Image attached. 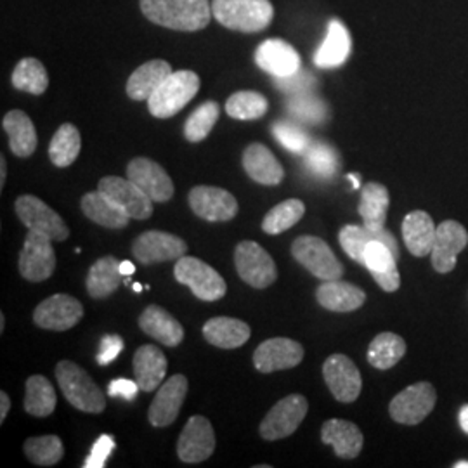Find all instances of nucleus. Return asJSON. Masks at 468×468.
Returning a JSON list of instances; mask_svg holds the SVG:
<instances>
[{
	"label": "nucleus",
	"instance_id": "nucleus-1",
	"mask_svg": "<svg viewBox=\"0 0 468 468\" xmlns=\"http://www.w3.org/2000/svg\"><path fill=\"white\" fill-rule=\"evenodd\" d=\"M143 15L154 25L177 32H198L212 19L210 0H141Z\"/></svg>",
	"mask_w": 468,
	"mask_h": 468
},
{
	"label": "nucleus",
	"instance_id": "nucleus-2",
	"mask_svg": "<svg viewBox=\"0 0 468 468\" xmlns=\"http://www.w3.org/2000/svg\"><path fill=\"white\" fill-rule=\"evenodd\" d=\"M212 15L229 30L257 34L271 25L274 7L271 0H212Z\"/></svg>",
	"mask_w": 468,
	"mask_h": 468
},
{
	"label": "nucleus",
	"instance_id": "nucleus-3",
	"mask_svg": "<svg viewBox=\"0 0 468 468\" xmlns=\"http://www.w3.org/2000/svg\"><path fill=\"white\" fill-rule=\"evenodd\" d=\"M56 378L65 398L73 408L92 415L104 411V392L84 368L71 361H59L56 367Z\"/></svg>",
	"mask_w": 468,
	"mask_h": 468
},
{
	"label": "nucleus",
	"instance_id": "nucleus-4",
	"mask_svg": "<svg viewBox=\"0 0 468 468\" xmlns=\"http://www.w3.org/2000/svg\"><path fill=\"white\" fill-rule=\"evenodd\" d=\"M200 90V77L191 69L172 71L167 80L148 100L153 117L170 118L177 115Z\"/></svg>",
	"mask_w": 468,
	"mask_h": 468
},
{
	"label": "nucleus",
	"instance_id": "nucleus-5",
	"mask_svg": "<svg viewBox=\"0 0 468 468\" xmlns=\"http://www.w3.org/2000/svg\"><path fill=\"white\" fill-rule=\"evenodd\" d=\"M174 276L179 283L189 286L201 301H220L228 292V284L218 271L197 257L185 255L177 259Z\"/></svg>",
	"mask_w": 468,
	"mask_h": 468
},
{
	"label": "nucleus",
	"instance_id": "nucleus-6",
	"mask_svg": "<svg viewBox=\"0 0 468 468\" xmlns=\"http://www.w3.org/2000/svg\"><path fill=\"white\" fill-rule=\"evenodd\" d=\"M292 255L299 264L323 282L340 280L344 274V266L335 257L328 243L318 236L297 238L292 245Z\"/></svg>",
	"mask_w": 468,
	"mask_h": 468
},
{
	"label": "nucleus",
	"instance_id": "nucleus-7",
	"mask_svg": "<svg viewBox=\"0 0 468 468\" xmlns=\"http://www.w3.org/2000/svg\"><path fill=\"white\" fill-rule=\"evenodd\" d=\"M234 266L239 278L253 288H268L276 282L278 271L271 253L255 241H241L234 250Z\"/></svg>",
	"mask_w": 468,
	"mask_h": 468
},
{
	"label": "nucleus",
	"instance_id": "nucleus-8",
	"mask_svg": "<svg viewBox=\"0 0 468 468\" xmlns=\"http://www.w3.org/2000/svg\"><path fill=\"white\" fill-rule=\"evenodd\" d=\"M48 234L28 229L19 253V272L25 280L40 283L49 280L56 269V253Z\"/></svg>",
	"mask_w": 468,
	"mask_h": 468
},
{
	"label": "nucleus",
	"instance_id": "nucleus-9",
	"mask_svg": "<svg viewBox=\"0 0 468 468\" xmlns=\"http://www.w3.org/2000/svg\"><path fill=\"white\" fill-rule=\"evenodd\" d=\"M98 189L131 218L144 220L153 216V201L150 197L129 177L127 179L115 177V176L102 177Z\"/></svg>",
	"mask_w": 468,
	"mask_h": 468
},
{
	"label": "nucleus",
	"instance_id": "nucleus-10",
	"mask_svg": "<svg viewBox=\"0 0 468 468\" xmlns=\"http://www.w3.org/2000/svg\"><path fill=\"white\" fill-rule=\"evenodd\" d=\"M437 402L434 387L427 382L410 385L399 392L388 406V413L394 421L402 425H419L427 419Z\"/></svg>",
	"mask_w": 468,
	"mask_h": 468
},
{
	"label": "nucleus",
	"instance_id": "nucleus-11",
	"mask_svg": "<svg viewBox=\"0 0 468 468\" xmlns=\"http://www.w3.org/2000/svg\"><path fill=\"white\" fill-rule=\"evenodd\" d=\"M309 410V402L301 394L286 396L284 399L276 402L266 419L261 423V435L266 441H280L290 437L299 427L302 420L305 419Z\"/></svg>",
	"mask_w": 468,
	"mask_h": 468
},
{
	"label": "nucleus",
	"instance_id": "nucleus-12",
	"mask_svg": "<svg viewBox=\"0 0 468 468\" xmlns=\"http://www.w3.org/2000/svg\"><path fill=\"white\" fill-rule=\"evenodd\" d=\"M82 318V302L73 299L67 293H56L49 299L40 302L34 313L35 324L50 332H67L69 328L77 326V323Z\"/></svg>",
	"mask_w": 468,
	"mask_h": 468
},
{
	"label": "nucleus",
	"instance_id": "nucleus-13",
	"mask_svg": "<svg viewBox=\"0 0 468 468\" xmlns=\"http://www.w3.org/2000/svg\"><path fill=\"white\" fill-rule=\"evenodd\" d=\"M16 214L19 220L34 231L48 234L52 241H65L69 236L65 220L54 212L49 205L32 195H23L16 200Z\"/></svg>",
	"mask_w": 468,
	"mask_h": 468
},
{
	"label": "nucleus",
	"instance_id": "nucleus-14",
	"mask_svg": "<svg viewBox=\"0 0 468 468\" xmlns=\"http://www.w3.org/2000/svg\"><path fill=\"white\" fill-rule=\"evenodd\" d=\"M187 245L185 239L164 231H146L139 234L133 245L135 261L144 266L177 261L185 257Z\"/></svg>",
	"mask_w": 468,
	"mask_h": 468
},
{
	"label": "nucleus",
	"instance_id": "nucleus-15",
	"mask_svg": "<svg viewBox=\"0 0 468 468\" xmlns=\"http://www.w3.org/2000/svg\"><path fill=\"white\" fill-rule=\"evenodd\" d=\"M323 377L338 402H354L363 388L361 373L344 354L330 356L323 365Z\"/></svg>",
	"mask_w": 468,
	"mask_h": 468
},
{
	"label": "nucleus",
	"instance_id": "nucleus-16",
	"mask_svg": "<svg viewBox=\"0 0 468 468\" xmlns=\"http://www.w3.org/2000/svg\"><path fill=\"white\" fill-rule=\"evenodd\" d=\"M187 198L191 210L208 222H228L238 214V201L233 195L216 186H197Z\"/></svg>",
	"mask_w": 468,
	"mask_h": 468
},
{
	"label": "nucleus",
	"instance_id": "nucleus-17",
	"mask_svg": "<svg viewBox=\"0 0 468 468\" xmlns=\"http://www.w3.org/2000/svg\"><path fill=\"white\" fill-rule=\"evenodd\" d=\"M216 450V434L210 420L191 417L177 441V454L185 463H200Z\"/></svg>",
	"mask_w": 468,
	"mask_h": 468
},
{
	"label": "nucleus",
	"instance_id": "nucleus-18",
	"mask_svg": "<svg viewBox=\"0 0 468 468\" xmlns=\"http://www.w3.org/2000/svg\"><path fill=\"white\" fill-rule=\"evenodd\" d=\"M303 359V347L292 338H271L262 342L253 352V367L261 373H274L295 368Z\"/></svg>",
	"mask_w": 468,
	"mask_h": 468
},
{
	"label": "nucleus",
	"instance_id": "nucleus-19",
	"mask_svg": "<svg viewBox=\"0 0 468 468\" xmlns=\"http://www.w3.org/2000/svg\"><path fill=\"white\" fill-rule=\"evenodd\" d=\"M468 245L467 229L456 220H444L437 226L434 247H432V266L437 272H452L456 268L458 255Z\"/></svg>",
	"mask_w": 468,
	"mask_h": 468
},
{
	"label": "nucleus",
	"instance_id": "nucleus-20",
	"mask_svg": "<svg viewBox=\"0 0 468 468\" xmlns=\"http://www.w3.org/2000/svg\"><path fill=\"white\" fill-rule=\"evenodd\" d=\"M187 394V378L185 375H174L160 385L154 399L151 402L148 419L153 427H168L179 417Z\"/></svg>",
	"mask_w": 468,
	"mask_h": 468
},
{
	"label": "nucleus",
	"instance_id": "nucleus-21",
	"mask_svg": "<svg viewBox=\"0 0 468 468\" xmlns=\"http://www.w3.org/2000/svg\"><path fill=\"white\" fill-rule=\"evenodd\" d=\"M255 63L276 79L290 77L302 67L301 56L292 44L282 38H268L255 50Z\"/></svg>",
	"mask_w": 468,
	"mask_h": 468
},
{
	"label": "nucleus",
	"instance_id": "nucleus-22",
	"mask_svg": "<svg viewBox=\"0 0 468 468\" xmlns=\"http://www.w3.org/2000/svg\"><path fill=\"white\" fill-rule=\"evenodd\" d=\"M127 177L139 186L151 201L165 203L174 197V183L165 168L150 158H134L127 167Z\"/></svg>",
	"mask_w": 468,
	"mask_h": 468
},
{
	"label": "nucleus",
	"instance_id": "nucleus-23",
	"mask_svg": "<svg viewBox=\"0 0 468 468\" xmlns=\"http://www.w3.org/2000/svg\"><path fill=\"white\" fill-rule=\"evenodd\" d=\"M321 441L334 446L335 454L344 460L359 456L365 437L359 427L347 420L332 419L324 421L321 429Z\"/></svg>",
	"mask_w": 468,
	"mask_h": 468
},
{
	"label": "nucleus",
	"instance_id": "nucleus-24",
	"mask_svg": "<svg viewBox=\"0 0 468 468\" xmlns=\"http://www.w3.org/2000/svg\"><path fill=\"white\" fill-rule=\"evenodd\" d=\"M139 328L167 347H177L185 338L183 324L160 305H150L143 311Z\"/></svg>",
	"mask_w": 468,
	"mask_h": 468
},
{
	"label": "nucleus",
	"instance_id": "nucleus-25",
	"mask_svg": "<svg viewBox=\"0 0 468 468\" xmlns=\"http://www.w3.org/2000/svg\"><path fill=\"white\" fill-rule=\"evenodd\" d=\"M338 241L352 261H356L357 264H363V266H365V250L371 241H384L385 245L390 247V250L399 257L398 241L385 228L380 231H373L367 226L349 224V226L342 228V231L338 234Z\"/></svg>",
	"mask_w": 468,
	"mask_h": 468
},
{
	"label": "nucleus",
	"instance_id": "nucleus-26",
	"mask_svg": "<svg viewBox=\"0 0 468 468\" xmlns=\"http://www.w3.org/2000/svg\"><path fill=\"white\" fill-rule=\"evenodd\" d=\"M167 357L154 346H143L134 354L135 382L143 392H153L164 384L167 375Z\"/></svg>",
	"mask_w": 468,
	"mask_h": 468
},
{
	"label": "nucleus",
	"instance_id": "nucleus-27",
	"mask_svg": "<svg viewBox=\"0 0 468 468\" xmlns=\"http://www.w3.org/2000/svg\"><path fill=\"white\" fill-rule=\"evenodd\" d=\"M243 168L255 183L264 186H278L284 179L282 164L269 148L261 143H253L243 153Z\"/></svg>",
	"mask_w": 468,
	"mask_h": 468
},
{
	"label": "nucleus",
	"instance_id": "nucleus-28",
	"mask_svg": "<svg viewBox=\"0 0 468 468\" xmlns=\"http://www.w3.org/2000/svg\"><path fill=\"white\" fill-rule=\"evenodd\" d=\"M316 299H318L319 305L328 311L352 313L367 302V293L354 284L332 280V282L319 284L318 290H316Z\"/></svg>",
	"mask_w": 468,
	"mask_h": 468
},
{
	"label": "nucleus",
	"instance_id": "nucleus-29",
	"mask_svg": "<svg viewBox=\"0 0 468 468\" xmlns=\"http://www.w3.org/2000/svg\"><path fill=\"white\" fill-rule=\"evenodd\" d=\"M435 233L437 226L434 220L423 210L410 212L402 220L404 243L415 257H425L432 251Z\"/></svg>",
	"mask_w": 468,
	"mask_h": 468
},
{
	"label": "nucleus",
	"instance_id": "nucleus-30",
	"mask_svg": "<svg viewBox=\"0 0 468 468\" xmlns=\"http://www.w3.org/2000/svg\"><path fill=\"white\" fill-rule=\"evenodd\" d=\"M351 35L346 25L338 19H332L328 32L314 54V65L318 68H336L344 65L351 54Z\"/></svg>",
	"mask_w": 468,
	"mask_h": 468
},
{
	"label": "nucleus",
	"instance_id": "nucleus-31",
	"mask_svg": "<svg viewBox=\"0 0 468 468\" xmlns=\"http://www.w3.org/2000/svg\"><path fill=\"white\" fill-rule=\"evenodd\" d=\"M250 326L239 319L212 318L203 326V336L218 349H238L250 338Z\"/></svg>",
	"mask_w": 468,
	"mask_h": 468
},
{
	"label": "nucleus",
	"instance_id": "nucleus-32",
	"mask_svg": "<svg viewBox=\"0 0 468 468\" xmlns=\"http://www.w3.org/2000/svg\"><path fill=\"white\" fill-rule=\"evenodd\" d=\"M172 73V67L164 59H153L135 69L127 80V96L134 101H148Z\"/></svg>",
	"mask_w": 468,
	"mask_h": 468
},
{
	"label": "nucleus",
	"instance_id": "nucleus-33",
	"mask_svg": "<svg viewBox=\"0 0 468 468\" xmlns=\"http://www.w3.org/2000/svg\"><path fill=\"white\" fill-rule=\"evenodd\" d=\"M2 127L5 134L9 135V146L16 156L28 158L34 154L37 148V131L34 122L25 112H9L2 120Z\"/></svg>",
	"mask_w": 468,
	"mask_h": 468
},
{
	"label": "nucleus",
	"instance_id": "nucleus-34",
	"mask_svg": "<svg viewBox=\"0 0 468 468\" xmlns=\"http://www.w3.org/2000/svg\"><path fill=\"white\" fill-rule=\"evenodd\" d=\"M120 282V262L115 257H102L89 269L85 284L92 299H108L117 292Z\"/></svg>",
	"mask_w": 468,
	"mask_h": 468
},
{
	"label": "nucleus",
	"instance_id": "nucleus-35",
	"mask_svg": "<svg viewBox=\"0 0 468 468\" xmlns=\"http://www.w3.org/2000/svg\"><path fill=\"white\" fill-rule=\"evenodd\" d=\"M388 203H390V198H388V191L384 185L368 183L363 187L357 210L368 229H373V231L384 229Z\"/></svg>",
	"mask_w": 468,
	"mask_h": 468
},
{
	"label": "nucleus",
	"instance_id": "nucleus-36",
	"mask_svg": "<svg viewBox=\"0 0 468 468\" xmlns=\"http://www.w3.org/2000/svg\"><path fill=\"white\" fill-rule=\"evenodd\" d=\"M80 207H82L85 218H90L92 222L104 226L108 229H122L131 220V218L125 216L118 207L108 200L100 189L84 195V198L80 201Z\"/></svg>",
	"mask_w": 468,
	"mask_h": 468
},
{
	"label": "nucleus",
	"instance_id": "nucleus-37",
	"mask_svg": "<svg viewBox=\"0 0 468 468\" xmlns=\"http://www.w3.org/2000/svg\"><path fill=\"white\" fill-rule=\"evenodd\" d=\"M58 396L49 380L42 375H34L27 380L25 411L37 419H46L54 413Z\"/></svg>",
	"mask_w": 468,
	"mask_h": 468
},
{
	"label": "nucleus",
	"instance_id": "nucleus-38",
	"mask_svg": "<svg viewBox=\"0 0 468 468\" xmlns=\"http://www.w3.org/2000/svg\"><path fill=\"white\" fill-rule=\"evenodd\" d=\"M80 148H82V139H80L79 129L73 123H63L50 139V162L56 167H69L80 154Z\"/></svg>",
	"mask_w": 468,
	"mask_h": 468
},
{
	"label": "nucleus",
	"instance_id": "nucleus-39",
	"mask_svg": "<svg viewBox=\"0 0 468 468\" xmlns=\"http://www.w3.org/2000/svg\"><path fill=\"white\" fill-rule=\"evenodd\" d=\"M406 354V342L399 335H377L368 347V363L377 369H390L396 367Z\"/></svg>",
	"mask_w": 468,
	"mask_h": 468
},
{
	"label": "nucleus",
	"instance_id": "nucleus-40",
	"mask_svg": "<svg viewBox=\"0 0 468 468\" xmlns=\"http://www.w3.org/2000/svg\"><path fill=\"white\" fill-rule=\"evenodd\" d=\"M11 80L17 90H23L34 96L44 94L49 87L48 69L35 58L21 59L13 71Z\"/></svg>",
	"mask_w": 468,
	"mask_h": 468
},
{
	"label": "nucleus",
	"instance_id": "nucleus-41",
	"mask_svg": "<svg viewBox=\"0 0 468 468\" xmlns=\"http://www.w3.org/2000/svg\"><path fill=\"white\" fill-rule=\"evenodd\" d=\"M305 214V205L301 200L282 201L271 208L262 220V231L268 234H282L293 228Z\"/></svg>",
	"mask_w": 468,
	"mask_h": 468
},
{
	"label": "nucleus",
	"instance_id": "nucleus-42",
	"mask_svg": "<svg viewBox=\"0 0 468 468\" xmlns=\"http://www.w3.org/2000/svg\"><path fill=\"white\" fill-rule=\"evenodd\" d=\"M25 454L35 465L52 467L61 462L65 448L58 435H42L32 437L25 442Z\"/></svg>",
	"mask_w": 468,
	"mask_h": 468
},
{
	"label": "nucleus",
	"instance_id": "nucleus-43",
	"mask_svg": "<svg viewBox=\"0 0 468 468\" xmlns=\"http://www.w3.org/2000/svg\"><path fill=\"white\" fill-rule=\"evenodd\" d=\"M269 102L262 94L253 90H241L226 102V112L236 120H257L268 113Z\"/></svg>",
	"mask_w": 468,
	"mask_h": 468
},
{
	"label": "nucleus",
	"instance_id": "nucleus-44",
	"mask_svg": "<svg viewBox=\"0 0 468 468\" xmlns=\"http://www.w3.org/2000/svg\"><path fill=\"white\" fill-rule=\"evenodd\" d=\"M218 113L220 108L216 101L203 102L200 108H197L186 120V139L189 143H201L203 139H207V135L212 133L214 125L218 123Z\"/></svg>",
	"mask_w": 468,
	"mask_h": 468
},
{
	"label": "nucleus",
	"instance_id": "nucleus-45",
	"mask_svg": "<svg viewBox=\"0 0 468 468\" xmlns=\"http://www.w3.org/2000/svg\"><path fill=\"white\" fill-rule=\"evenodd\" d=\"M305 165L319 177H332L340 167V160L330 144L313 143L305 151Z\"/></svg>",
	"mask_w": 468,
	"mask_h": 468
},
{
	"label": "nucleus",
	"instance_id": "nucleus-46",
	"mask_svg": "<svg viewBox=\"0 0 468 468\" xmlns=\"http://www.w3.org/2000/svg\"><path fill=\"white\" fill-rule=\"evenodd\" d=\"M288 112L307 123H321L328 118V106L318 98L307 94H299L290 101Z\"/></svg>",
	"mask_w": 468,
	"mask_h": 468
},
{
	"label": "nucleus",
	"instance_id": "nucleus-47",
	"mask_svg": "<svg viewBox=\"0 0 468 468\" xmlns=\"http://www.w3.org/2000/svg\"><path fill=\"white\" fill-rule=\"evenodd\" d=\"M272 134L278 143L292 153H305L311 146V139L302 129L288 122H276L272 125Z\"/></svg>",
	"mask_w": 468,
	"mask_h": 468
},
{
	"label": "nucleus",
	"instance_id": "nucleus-48",
	"mask_svg": "<svg viewBox=\"0 0 468 468\" xmlns=\"http://www.w3.org/2000/svg\"><path fill=\"white\" fill-rule=\"evenodd\" d=\"M398 255L384 241H371L365 250V268L369 272H385L398 268Z\"/></svg>",
	"mask_w": 468,
	"mask_h": 468
},
{
	"label": "nucleus",
	"instance_id": "nucleus-49",
	"mask_svg": "<svg viewBox=\"0 0 468 468\" xmlns=\"http://www.w3.org/2000/svg\"><path fill=\"white\" fill-rule=\"evenodd\" d=\"M316 85V79L307 73L299 69L297 73L290 75V77H283V79H276V87L286 90V92H293V94H305L307 90H311Z\"/></svg>",
	"mask_w": 468,
	"mask_h": 468
},
{
	"label": "nucleus",
	"instance_id": "nucleus-50",
	"mask_svg": "<svg viewBox=\"0 0 468 468\" xmlns=\"http://www.w3.org/2000/svg\"><path fill=\"white\" fill-rule=\"evenodd\" d=\"M115 450V441L110 435H101L96 441V444L92 446V452L89 454V458L85 460V468H102L106 465L108 456Z\"/></svg>",
	"mask_w": 468,
	"mask_h": 468
},
{
	"label": "nucleus",
	"instance_id": "nucleus-51",
	"mask_svg": "<svg viewBox=\"0 0 468 468\" xmlns=\"http://www.w3.org/2000/svg\"><path fill=\"white\" fill-rule=\"evenodd\" d=\"M123 351V340L118 335H106L102 336L100 344V351L96 356V361L101 367H108L112 361H115L120 352Z\"/></svg>",
	"mask_w": 468,
	"mask_h": 468
},
{
	"label": "nucleus",
	"instance_id": "nucleus-52",
	"mask_svg": "<svg viewBox=\"0 0 468 468\" xmlns=\"http://www.w3.org/2000/svg\"><path fill=\"white\" fill-rule=\"evenodd\" d=\"M139 390L141 388H139L137 382L127 380V378H117L108 387V394L112 398H122L125 401H134L137 394H139Z\"/></svg>",
	"mask_w": 468,
	"mask_h": 468
},
{
	"label": "nucleus",
	"instance_id": "nucleus-53",
	"mask_svg": "<svg viewBox=\"0 0 468 468\" xmlns=\"http://www.w3.org/2000/svg\"><path fill=\"white\" fill-rule=\"evenodd\" d=\"M371 276L378 283V286L385 290V292H388V293L399 290V286H401V276H399L398 268L385 271V272H371Z\"/></svg>",
	"mask_w": 468,
	"mask_h": 468
},
{
	"label": "nucleus",
	"instance_id": "nucleus-54",
	"mask_svg": "<svg viewBox=\"0 0 468 468\" xmlns=\"http://www.w3.org/2000/svg\"><path fill=\"white\" fill-rule=\"evenodd\" d=\"M9 410H11V399H9L7 392H0V423H4Z\"/></svg>",
	"mask_w": 468,
	"mask_h": 468
},
{
	"label": "nucleus",
	"instance_id": "nucleus-55",
	"mask_svg": "<svg viewBox=\"0 0 468 468\" xmlns=\"http://www.w3.org/2000/svg\"><path fill=\"white\" fill-rule=\"evenodd\" d=\"M120 272H122V276H133L135 272V266L129 261H123V262H120Z\"/></svg>",
	"mask_w": 468,
	"mask_h": 468
},
{
	"label": "nucleus",
	"instance_id": "nucleus-56",
	"mask_svg": "<svg viewBox=\"0 0 468 468\" xmlns=\"http://www.w3.org/2000/svg\"><path fill=\"white\" fill-rule=\"evenodd\" d=\"M460 427L468 434V404L460 410Z\"/></svg>",
	"mask_w": 468,
	"mask_h": 468
},
{
	"label": "nucleus",
	"instance_id": "nucleus-57",
	"mask_svg": "<svg viewBox=\"0 0 468 468\" xmlns=\"http://www.w3.org/2000/svg\"><path fill=\"white\" fill-rule=\"evenodd\" d=\"M5 176H7V165H5V158H0V189L5 185Z\"/></svg>",
	"mask_w": 468,
	"mask_h": 468
},
{
	"label": "nucleus",
	"instance_id": "nucleus-58",
	"mask_svg": "<svg viewBox=\"0 0 468 468\" xmlns=\"http://www.w3.org/2000/svg\"><path fill=\"white\" fill-rule=\"evenodd\" d=\"M349 179H351L352 181V187H354V189H357V187H359V177H357V176H349Z\"/></svg>",
	"mask_w": 468,
	"mask_h": 468
},
{
	"label": "nucleus",
	"instance_id": "nucleus-59",
	"mask_svg": "<svg viewBox=\"0 0 468 468\" xmlns=\"http://www.w3.org/2000/svg\"><path fill=\"white\" fill-rule=\"evenodd\" d=\"M4 326H5V316H4V313L0 314V332H4Z\"/></svg>",
	"mask_w": 468,
	"mask_h": 468
},
{
	"label": "nucleus",
	"instance_id": "nucleus-60",
	"mask_svg": "<svg viewBox=\"0 0 468 468\" xmlns=\"http://www.w3.org/2000/svg\"><path fill=\"white\" fill-rule=\"evenodd\" d=\"M133 288H134L135 293H139V292H143V284H141V283L133 284Z\"/></svg>",
	"mask_w": 468,
	"mask_h": 468
},
{
	"label": "nucleus",
	"instance_id": "nucleus-61",
	"mask_svg": "<svg viewBox=\"0 0 468 468\" xmlns=\"http://www.w3.org/2000/svg\"><path fill=\"white\" fill-rule=\"evenodd\" d=\"M468 468V462H460V463H454V468Z\"/></svg>",
	"mask_w": 468,
	"mask_h": 468
}]
</instances>
